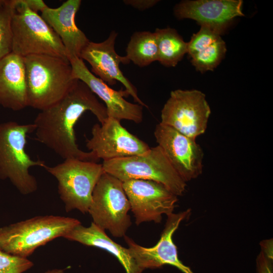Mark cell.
Segmentation results:
<instances>
[{
    "label": "cell",
    "instance_id": "1",
    "mask_svg": "<svg viewBox=\"0 0 273 273\" xmlns=\"http://www.w3.org/2000/svg\"><path fill=\"white\" fill-rule=\"evenodd\" d=\"M87 111L92 112L101 124L108 118L105 105L78 80L65 97L37 114L33 122L36 139L64 160L97 162L99 159L93 152L82 151L76 143L74 127Z\"/></svg>",
    "mask_w": 273,
    "mask_h": 273
},
{
    "label": "cell",
    "instance_id": "2",
    "mask_svg": "<svg viewBox=\"0 0 273 273\" xmlns=\"http://www.w3.org/2000/svg\"><path fill=\"white\" fill-rule=\"evenodd\" d=\"M28 107L44 110L65 97L78 79L72 77L70 62L63 58L31 55L23 57Z\"/></svg>",
    "mask_w": 273,
    "mask_h": 273
},
{
    "label": "cell",
    "instance_id": "3",
    "mask_svg": "<svg viewBox=\"0 0 273 273\" xmlns=\"http://www.w3.org/2000/svg\"><path fill=\"white\" fill-rule=\"evenodd\" d=\"M35 129L33 123L11 121L0 123V179H9L24 195L37 189L36 179L29 169L46 165L43 160L31 159L25 150L28 134Z\"/></svg>",
    "mask_w": 273,
    "mask_h": 273
},
{
    "label": "cell",
    "instance_id": "4",
    "mask_svg": "<svg viewBox=\"0 0 273 273\" xmlns=\"http://www.w3.org/2000/svg\"><path fill=\"white\" fill-rule=\"evenodd\" d=\"M80 223L74 218L55 215L38 216L12 223L0 228V249L27 258L39 247L63 237Z\"/></svg>",
    "mask_w": 273,
    "mask_h": 273
},
{
    "label": "cell",
    "instance_id": "5",
    "mask_svg": "<svg viewBox=\"0 0 273 273\" xmlns=\"http://www.w3.org/2000/svg\"><path fill=\"white\" fill-rule=\"evenodd\" d=\"M12 28L13 53L22 57L46 55L69 60L59 37L25 0H15Z\"/></svg>",
    "mask_w": 273,
    "mask_h": 273
},
{
    "label": "cell",
    "instance_id": "6",
    "mask_svg": "<svg viewBox=\"0 0 273 273\" xmlns=\"http://www.w3.org/2000/svg\"><path fill=\"white\" fill-rule=\"evenodd\" d=\"M104 172L121 181L131 179L151 180L162 184L177 196H181L187 186L161 148L157 146L146 153L103 161Z\"/></svg>",
    "mask_w": 273,
    "mask_h": 273
},
{
    "label": "cell",
    "instance_id": "7",
    "mask_svg": "<svg viewBox=\"0 0 273 273\" xmlns=\"http://www.w3.org/2000/svg\"><path fill=\"white\" fill-rule=\"evenodd\" d=\"M43 168L57 179L58 193L66 212L77 209L83 214L88 212L94 189L104 172L102 164L68 159Z\"/></svg>",
    "mask_w": 273,
    "mask_h": 273
},
{
    "label": "cell",
    "instance_id": "8",
    "mask_svg": "<svg viewBox=\"0 0 273 273\" xmlns=\"http://www.w3.org/2000/svg\"><path fill=\"white\" fill-rule=\"evenodd\" d=\"M130 209L123 182L104 172L94 189L88 211L93 222L114 237H124L131 224Z\"/></svg>",
    "mask_w": 273,
    "mask_h": 273
},
{
    "label": "cell",
    "instance_id": "9",
    "mask_svg": "<svg viewBox=\"0 0 273 273\" xmlns=\"http://www.w3.org/2000/svg\"><path fill=\"white\" fill-rule=\"evenodd\" d=\"M211 114L205 95L196 90L170 93L161 113L160 123L194 140L203 134Z\"/></svg>",
    "mask_w": 273,
    "mask_h": 273
},
{
    "label": "cell",
    "instance_id": "10",
    "mask_svg": "<svg viewBox=\"0 0 273 273\" xmlns=\"http://www.w3.org/2000/svg\"><path fill=\"white\" fill-rule=\"evenodd\" d=\"M135 223H159L163 214L173 213L177 197L161 183L151 180L131 179L123 182Z\"/></svg>",
    "mask_w": 273,
    "mask_h": 273
},
{
    "label": "cell",
    "instance_id": "11",
    "mask_svg": "<svg viewBox=\"0 0 273 273\" xmlns=\"http://www.w3.org/2000/svg\"><path fill=\"white\" fill-rule=\"evenodd\" d=\"M92 138L86 141V147L103 161L143 154L149 145L129 132L120 121L108 117L104 122L95 124Z\"/></svg>",
    "mask_w": 273,
    "mask_h": 273
},
{
    "label": "cell",
    "instance_id": "12",
    "mask_svg": "<svg viewBox=\"0 0 273 273\" xmlns=\"http://www.w3.org/2000/svg\"><path fill=\"white\" fill-rule=\"evenodd\" d=\"M154 136L158 146L186 183L202 174L204 153L195 140L160 123L156 126Z\"/></svg>",
    "mask_w": 273,
    "mask_h": 273
},
{
    "label": "cell",
    "instance_id": "13",
    "mask_svg": "<svg viewBox=\"0 0 273 273\" xmlns=\"http://www.w3.org/2000/svg\"><path fill=\"white\" fill-rule=\"evenodd\" d=\"M191 209L167 215L164 229L157 243L152 247L146 248L135 243L124 236V240L139 267L143 271L147 268H159L164 264L171 265L184 273H194L178 257L177 250L172 236L181 222L189 217Z\"/></svg>",
    "mask_w": 273,
    "mask_h": 273
},
{
    "label": "cell",
    "instance_id": "14",
    "mask_svg": "<svg viewBox=\"0 0 273 273\" xmlns=\"http://www.w3.org/2000/svg\"><path fill=\"white\" fill-rule=\"evenodd\" d=\"M118 33L111 31L103 41H89L82 51L80 58L87 62L94 75L108 85H113L117 81L121 83L134 102L143 107L147 106L139 98L136 87L121 71L120 63H130L126 56H121L115 51V43Z\"/></svg>",
    "mask_w": 273,
    "mask_h": 273
},
{
    "label": "cell",
    "instance_id": "15",
    "mask_svg": "<svg viewBox=\"0 0 273 273\" xmlns=\"http://www.w3.org/2000/svg\"><path fill=\"white\" fill-rule=\"evenodd\" d=\"M72 77L84 82L91 91L105 103L108 117L118 120H126L135 123L143 119V106L126 101L129 94L125 90H116L92 73L82 59L74 58L69 60Z\"/></svg>",
    "mask_w": 273,
    "mask_h": 273
},
{
    "label": "cell",
    "instance_id": "16",
    "mask_svg": "<svg viewBox=\"0 0 273 273\" xmlns=\"http://www.w3.org/2000/svg\"><path fill=\"white\" fill-rule=\"evenodd\" d=\"M241 0L183 1L174 8L178 19H191L221 35L234 19L244 15Z\"/></svg>",
    "mask_w": 273,
    "mask_h": 273
},
{
    "label": "cell",
    "instance_id": "17",
    "mask_svg": "<svg viewBox=\"0 0 273 273\" xmlns=\"http://www.w3.org/2000/svg\"><path fill=\"white\" fill-rule=\"evenodd\" d=\"M81 4V0H67L56 8L47 6L40 12L41 17L60 38L69 61L80 58L82 51L90 41L75 23Z\"/></svg>",
    "mask_w": 273,
    "mask_h": 273
},
{
    "label": "cell",
    "instance_id": "18",
    "mask_svg": "<svg viewBox=\"0 0 273 273\" xmlns=\"http://www.w3.org/2000/svg\"><path fill=\"white\" fill-rule=\"evenodd\" d=\"M13 111L28 107L23 57L13 52L0 60V106Z\"/></svg>",
    "mask_w": 273,
    "mask_h": 273
},
{
    "label": "cell",
    "instance_id": "19",
    "mask_svg": "<svg viewBox=\"0 0 273 273\" xmlns=\"http://www.w3.org/2000/svg\"><path fill=\"white\" fill-rule=\"evenodd\" d=\"M70 241L83 245L103 249L115 256L123 266L126 273H142L128 248L115 243L93 222L89 226L81 223L76 225L64 237Z\"/></svg>",
    "mask_w": 273,
    "mask_h": 273
},
{
    "label": "cell",
    "instance_id": "20",
    "mask_svg": "<svg viewBox=\"0 0 273 273\" xmlns=\"http://www.w3.org/2000/svg\"><path fill=\"white\" fill-rule=\"evenodd\" d=\"M154 32L158 47V61L166 67H175L187 53L188 42L172 28H157Z\"/></svg>",
    "mask_w": 273,
    "mask_h": 273
},
{
    "label": "cell",
    "instance_id": "21",
    "mask_svg": "<svg viewBox=\"0 0 273 273\" xmlns=\"http://www.w3.org/2000/svg\"><path fill=\"white\" fill-rule=\"evenodd\" d=\"M126 57L139 67H146L158 61V47L155 32L141 31L134 32L126 49Z\"/></svg>",
    "mask_w": 273,
    "mask_h": 273
},
{
    "label": "cell",
    "instance_id": "22",
    "mask_svg": "<svg viewBox=\"0 0 273 273\" xmlns=\"http://www.w3.org/2000/svg\"><path fill=\"white\" fill-rule=\"evenodd\" d=\"M226 52L225 43L220 37L191 56V62L196 69L202 73L213 71L223 59Z\"/></svg>",
    "mask_w": 273,
    "mask_h": 273
},
{
    "label": "cell",
    "instance_id": "23",
    "mask_svg": "<svg viewBox=\"0 0 273 273\" xmlns=\"http://www.w3.org/2000/svg\"><path fill=\"white\" fill-rule=\"evenodd\" d=\"M15 0H0V60L12 52Z\"/></svg>",
    "mask_w": 273,
    "mask_h": 273
},
{
    "label": "cell",
    "instance_id": "24",
    "mask_svg": "<svg viewBox=\"0 0 273 273\" xmlns=\"http://www.w3.org/2000/svg\"><path fill=\"white\" fill-rule=\"evenodd\" d=\"M33 265L26 258L9 254L0 249V273H23Z\"/></svg>",
    "mask_w": 273,
    "mask_h": 273
},
{
    "label": "cell",
    "instance_id": "25",
    "mask_svg": "<svg viewBox=\"0 0 273 273\" xmlns=\"http://www.w3.org/2000/svg\"><path fill=\"white\" fill-rule=\"evenodd\" d=\"M257 273H273L272 260L260 251L256 259Z\"/></svg>",
    "mask_w": 273,
    "mask_h": 273
},
{
    "label": "cell",
    "instance_id": "26",
    "mask_svg": "<svg viewBox=\"0 0 273 273\" xmlns=\"http://www.w3.org/2000/svg\"><path fill=\"white\" fill-rule=\"evenodd\" d=\"M124 4L129 5L140 11H144L156 5L158 0H124Z\"/></svg>",
    "mask_w": 273,
    "mask_h": 273
},
{
    "label": "cell",
    "instance_id": "27",
    "mask_svg": "<svg viewBox=\"0 0 273 273\" xmlns=\"http://www.w3.org/2000/svg\"><path fill=\"white\" fill-rule=\"evenodd\" d=\"M261 251L269 259L273 260L272 239L265 240L260 243Z\"/></svg>",
    "mask_w": 273,
    "mask_h": 273
},
{
    "label": "cell",
    "instance_id": "28",
    "mask_svg": "<svg viewBox=\"0 0 273 273\" xmlns=\"http://www.w3.org/2000/svg\"><path fill=\"white\" fill-rule=\"evenodd\" d=\"M25 2L31 9L37 13L41 12L47 6L42 0H25Z\"/></svg>",
    "mask_w": 273,
    "mask_h": 273
},
{
    "label": "cell",
    "instance_id": "29",
    "mask_svg": "<svg viewBox=\"0 0 273 273\" xmlns=\"http://www.w3.org/2000/svg\"><path fill=\"white\" fill-rule=\"evenodd\" d=\"M63 270L62 269H54L52 270H49L48 271H45L43 273H63Z\"/></svg>",
    "mask_w": 273,
    "mask_h": 273
}]
</instances>
